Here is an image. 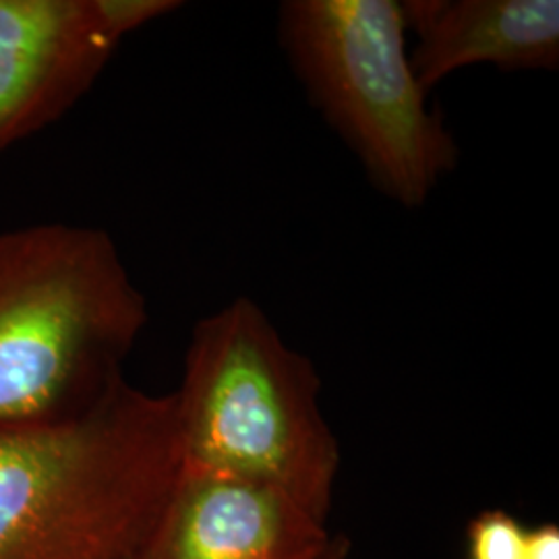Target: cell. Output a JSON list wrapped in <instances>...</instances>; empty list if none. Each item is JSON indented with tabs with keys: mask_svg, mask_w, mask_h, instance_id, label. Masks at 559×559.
I'll return each instance as SVG.
<instances>
[{
	"mask_svg": "<svg viewBox=\"0 0 559 559\" xmlns=\"http://www.w3.org/2000/svg\"><path fill=\"white\" fill-rule=\"evenodd\" d=\"M323 519L249 480L180 471L140 559H321Z\"/></svg>",
	"mask_w": 559,
	"mask_h": 559,
	"instance_id": "cell-6",
	"label": "cell"
},
{
	"mask_svg": "<svg viewBox=\"0 0 559 559\" xmlns=\"http://www.w3.org/2000/svg\"><path fill=\"white\" fill-rule=\"evenodd\" d=\"M411 64L431 94L466 67L558 71V0H402Z\"/></svg>",
	"mask_w": 559,
	"mask_h": 559,
	"instance_id": "cell-7",
	"label": "cell"
},
{
	"mask_svg": "<svg viewBox=\"0 0 559 559\" xmlns=\"http://www.w3.org/2000/svg\"><path fill=\"white\" fill-rule=\"evenodd\" d=\"M119 46L94 0H0V154L67 115Z\"/></svg>",
	"mask_w": 559,
	"mask_h": 559,
	"instance_id": "cell-5",
	"label": "cell"
},
{
	"mask_svg": "<svg viewBox=\"0 0 559 559\" xmlns=\"http://www.w3.org/2000/svg\"><path fill=\"white\" fill-rule=\"evenodd\" d=\"M280 44L307 96L369 182L419 210L460 162L411 64L400 0H286Z\"/></svg>",
	"mask_w": 559,
	"mask_h": 559,
	"instance_id": "cell-4",
	"label": "cell"
},
{
	"mask_svg": "<svg viewBox=\"0 0 559 559\" xmlns=\"http://www.w3.org/2000/svg\"><path fill=\"white\" fill-rule=\"evenodd\" d=\"M524 559H559L558 526H540L533 533H526Z\"/></svg>",
	"mask_w": 559,
	"mask_h": 559,
	"instance_id": "cell-10",
	"label": "cell"
},
{
	"mask_svg": "<svg viewBox=\"0 0 559 559\" xmlns=\"http://www.w3.org/2000/svg\"><path fill=\"white\" fill-rule=\"evenodd\" d=\"M179 475L175 394L0 423V559H140Z\"/></svg>",
	"mask_w": 559,
	"mask_h": 559,
	"instance_id": "cell-1",
	"label": "cell"
},
{
	"mask_svg": "<svg viewBox=\"0 0 559 559\" xmlns=\"http://www.w3.org/2000/svg\"><path fill=\"white\" fill-rule=\"evenodd\" d=\"M147 302L112 237L92 226L0 233V423L81 411L122 380Z\"/></svg>",
	"mask_w": 559,
	"mask_h": 559,
	"instance_id": "cell-2",
	"label": "cell"
},
{
	"mask_svg": "<svg viewBox=\"0 0 559 559\" xmlns=\"http://www.w3.org/2000/svg\"><path fill=\"white\" fill-rule=\"evenodd\" d=\"M320 388L255 300H230L195 323L185 355L180 471L258 483L323 519L340 454Z\"/></svg>",
	"mask_w": 559,
	"mask_h": 559,
	"instance_id": "cell-3",
	"label": "cell"
},
{
	"mask_svg": "<svg viewBox=\"0 0 559 559\" xmlns=\"http://www.w3.org/2000/svg\"><path fill=\"white\" fill-rule=\"evenodd\" d=\"M104 27L122 41L152 21L179 11V0H94Z\"/></svg>",
	"mask_w": 559,
	"mask_h": 559,
	"instance_id": "cell-9",
	"label": "cell"
},
{
	"mask_svg": "<svg viewBox=\"0 0 559 559\" xmlns=\"http://www.w3.org/2000/svg\"><path fill=\"white\" fill-rule=\"evenodd\" d=\"M526 533L503 512H487L471 524L466 559H524Z\"/></svg>",
	"mask_w": 559,
	"mask_h": 559,
	"instance_id": "cell-8",
	"label": "cell"
}]
</instances>
